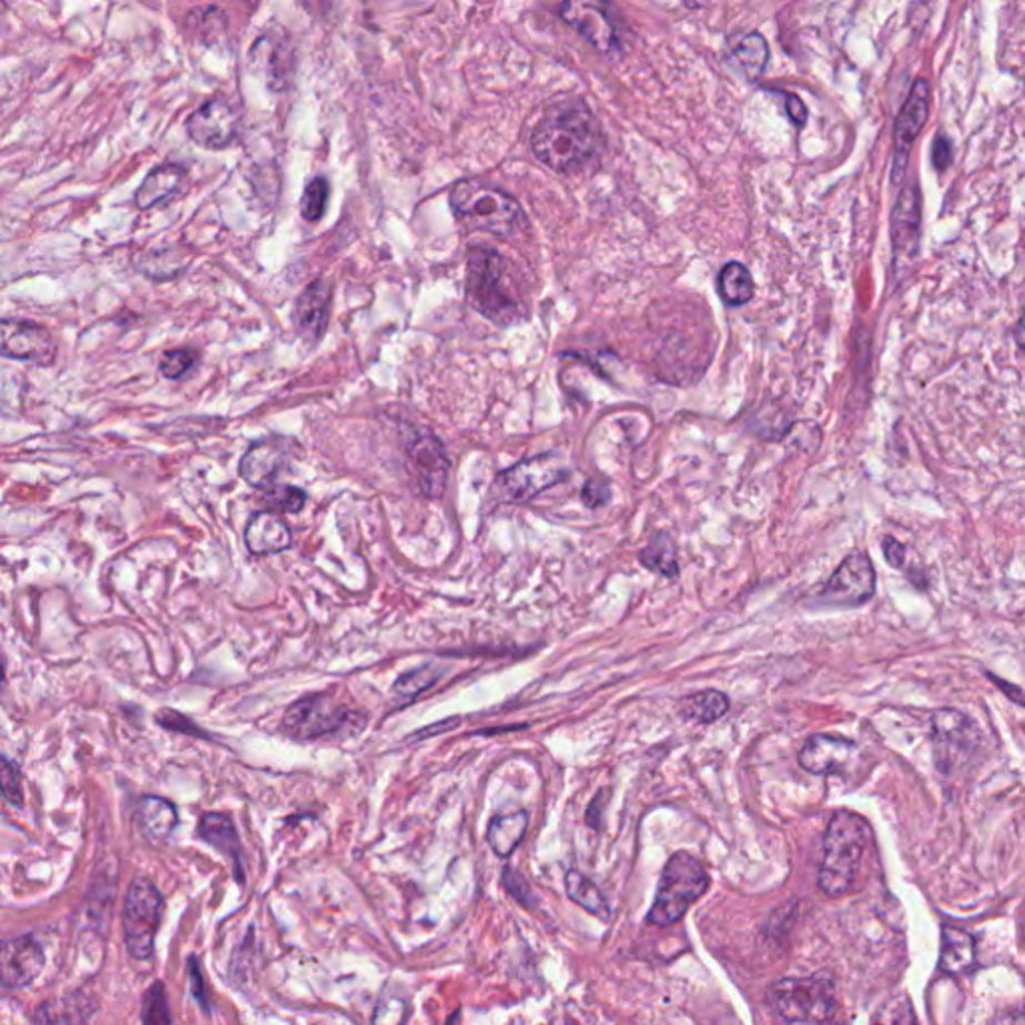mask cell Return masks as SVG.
Masks as SVG:
<instances>
[{"mask_svg":"<svg viewBox=\"0 0 1025 1025\" xmlns=\"http://www.w3.org/2000/svg\"><path fill=\"white\" fill-rule=\"evenodd\" d=\"M531 149L549 169L571 173L599 153L601 129L583 104H561L537 123L531 134Z\"/></svg>","mask_w":1025,"mask_h":1025,"instance_id":"cell-1","label":"cell"},{"mask_svg":"<svg viewBox=\"0 0 1025 1025\" xmlns=\"http://www.w3.org/2000/svg\"><path fill=\"white\" fill-rule=\"evenodd\" d=\"M870 835V823L860 813L850 810L833 813L823 835L820 865V887L823 892L831 897L850 892L860 872Z\"/></svg>","mask_w":1025,"mask_h":1025,"instance_id":"cell-2","label":"cell"},{"mask_svg":"<svg viewBox=\"0 0 1025 1025\" xmlns=\"http://www.w3.org/2000/svg\"><path fill=\"white\" fill-rule=\"evenodd\" d=\"M449 203L459 221L493 235L511 236L525 225L524 206L515 196L473 179L453 186Z\"/></svg>","mask_w":1025,"mask_h":1025,"instance_id":"cell-3","label":"cell"},{"mask_svg":"<svg viewBox=\"0 0 1025 1025\" xmlns=\"http://www.w3.org/2000/svg\"><path fill=\"white\" fill-rule=\"evenodd\" d=\"M467 301L483 317L499 325L519 315V303L507 288L505 261L489 246H473L467 258Z\"/></svg>","mask_w":1025,"mask_h":1025,"instance_id":"cell-4","label":"cell"},{"mask_svg":"<svg viewBox=\"0 0 1025 1025\" xmlns=\"http://www.w3.org/2000/svg\"><path fill=\"white\" fill-rule=\"evenodd\" d=\"M709 875L698 857L688 851H677L659 880L656 902L649 912V923L667 927L679 922L689 907L708 892Z\"/></svg>","mask_w":1025,"mask_h":1025,"instance_id":"cell-5","label":"cell"},{"mask_svg":"<svg viewBox=\"0 0 1025 1025\" xmlns=\"http://www.w3.org/2000/svg\"><path fill=\"white\" fill-rule=\"evenodd\" d=\"M769 1002L778 1014L793 1025L830 1022L835 1009V987L828 977H783L771 985Z\"/></svg>","mask_w":1025,"mask_h":1025,"instance_id":"cell-6","label":"cell"},{"mask_svg":"<svg viewBox=\"0 0 1025 1025\" xmlns=\"http://www.w3.org/2000/svg\"><path fill=\"white\" fill-rule=\"evenodd\" d=\"M933 761L942 775L965 769L982 743L974 719L957 709H937L932 716Z\"/></svg>","mask_w":1025,"mask_h":1025,"instance_id":"cell-7","label":"cell"},{"mask_svg":"<svg viewBox=\"0 0 1025 1025\" xmlns=\"http://www.w3.org/2000/svg\"><path fill=\"white\" fill-rule=\"evenodd\" d=\"M163 917V895L151 880H134L124 897V945L134 960L153 957L154 937Z\"/></svg>","mask_w":1025,"mask_h":1025,"instance_id":"cell-8","label":"cell"},{"mask_svg":"<svg viewBox=\"0 0 1025 1025\" xmlns=\"http://www.w3.org/2000/svg\"><path fill=\"white\" fill-rule=\"evenodd\" d=\"M367 719L357 711L338 706L335 699L325 696H308L298 699L283 716V729L293 739L311 741L327 738L343 729H361Z\"/></svg>","mask_w":1025,"mask_h":1025,"instance_id":"cell-9","label":"cell"},{"mask_svg":"<svg viewBox=\"0 0 1025 1025\" xmlns=\"http://www.w3.org/2000/svg\"><path fill=\"white\" fill-rule=\"evenodd\" d=\"M248 62L271 91H287L297 69L295 44L283 27H268L256 37L248 51Z\"/></svg>","mask_w":1025,"mask_h":1025,"instance_id":"cell-10","label":"cell"},{"mask_svg":"<svg viewBox=\"0 0 1025 1025\" xmlns=\"http://www.w3.org/2000/svg\"><path fill=\"white\" fill-rule=\"evenodd\" d=\"M569 477V469L561 457L554 453L525 459L509 467L499 475L505 499L515 503L531 501L537 495L564 483Z\"/></svg>","mask_w":1025,"mask_h":1025,"instance_id":"cell-11","label":"cell"},{"mask_svg":"<svg viewBox=\"0 0 1025 1025\" xmlns=\"http://www.w3.org/2000/svg\"><path fill=\"white\" fill-rule=\"evenodd\" d=\"M875 595V567L867 554H851L821 589L820 601L830 607H857Z\"/></svg>","mask_w":1025,"mask_h":1025,"instance_id":"cell-12","label":"cell"},{"mask_svg":"<svg viewBox=\"0 0 1025 1025\" xmlns=\"http://www.w3.org/2000/svg\"><path fill=\"white\" fill-rule=\"evenodd\" d=\"M186 133L201 149L223 151L239 139L241 113L225 97H213L189 116Z\"/></svg>","mask_w":1025,"mask_h":1025,"instance_id":"cell-13","label":"cell"},{"mask_svg":"<svg viewBox=\"0 0 1025 1025\" xmlns=\"http://www.w3.org/2000/svg\"><path fill=\"white\" fill-rule=\"evenodd\" d=\"M0 351L9 359L49 367L57 357V341L49 328L27 318H4L0 328Z\"/></svg>","mask_w":1025,"mask_h":1025,"instance_id":"cell-14","label":"cell"},{"mask_svg":"<svg viewBox=\"0 0 1025 1025\" xmlns=\"http://www.w3.org/2000/svg\"><path fill=\"white\" fill-rule=\"evenodd\" d=\"M410 475L425 497H442L449 479V457L443 443L429 432L413 435L407 443Z\"/></svg>","mask_w":1025,"mask_h":1025,"instance_id":"cell-15","label":"cell"},{"mask_svg":"<svg viewBox=\"0 0 1025 1025\" xmlns=\"http://www.w3.org/2000/svg\"><path fill=\"white\" fill-rule=\"evenodd\" d=\"M930 97L932 89L927 81H915L907 101L895 121V141H893V181L900 183L907 171L910 154L915 139L922 134L923 126L930 119Z\"/></svg>","mask_w":1025,"mask_h":1025,"instance_id":"cell-16","label":"cell"},{"mask_svg":"<svg viewBox=\"0 0 1025 1025\" xmlns=\"http://www.w3.org/2000/svg\"><path fill=\"white\" fill-rule=\"evenodd\" d=\"M44 952L32 935H22L4 942L0 952L2 985L7 990L31 985L44 970Z\"/></svg>","mask_w":1025,"mask_h":1025,"instance_id":"cell-17","label":"cell"},{"mask_svg":"<svg viewBox=\"0 0 1025 1025\" xmlns=\"http://www.w3.org/2000/svg\"><path fill=\"white\" fill-rule=\"evenodd\" d=\"M287 443L281 439H265L256 442L246 449L239 463V473L251 487L256 489H273L278 481L281 473L287 469Z\"/></svg>","mask_w":1025,"mask_h":1025,"instance_id":"cell-18","label":"cell"},{"mask_svg":"<svg viewBox=\"0 0 1025 1025\" xmlns=\"http://www.w3.org/2000/svg\"><path fill=\"white\" fill-rule=\"evenodd\" d=\"M857 755L851 739L818 733L811 735L800 751V765L813 775H833L850 768Z\"/></svg>","mask_w":1025,"mask_h":1025,"instance_id":"cell-19","label":"cell"},{"mask_svg":"<svg viewBox=\"0 0 1025 1025\" xmlns=\"http://www.w3.org/2000/svg\"><path fill=\"white\" fill-rule=\"evenodd\" d=\"M559 17L597 51H619L616 24L601 7L589 2H565L559 7Z\"/></svg>","mask_w":1025,"mask_h":1025,"instance_id":"cell-20","label":"cell"},{"mask_svg":"<svg viewBox=\"0 0 1025 1025\" xmlns=\"http://www.w3.org/2000/svg\"><path fill=\"white\" fill-rule=\"evenodd\" d=\"M920 229H922V195L917 185L903 186L893 206L892 241L895 261H905L917 255L920 245Z\"/></svg>","mask_w":1025,"mask_h":1025,"instance_id":"cell-21","label":"cell"},{"mask_svg":"<svg viewBox=\"0 0 1025 1025\" xmlns=\"http://www.w3.org/2000/svg\"><path fill=\"white\" fill-rule=\"evenodd\" d=\"M331 295L333 293H331L327 281L315 278L298 295L297 303H295V311H293L295 328H297L298 337L311 347H315L327 331Z\"/></svg>","mask_w":1025,"mask_h":1025,"instance_id":"cell-22","label":"cell"},{"mask_svg":"<svg viewBox=\"0 0 1025 1025\" xmlns=\"http://www.w3.org/2000/svg\"><path fill=\"white\" fill-rule=\"evenodd\" d=\"M199 835L201 840L213 845L219 853L231 860L235 867L236 882L245 883V863H243V848L235 830V823L225 813H205L199 821Z\"/></svg>","mask_w":1025,"mask_h":1025,"instance_id":"cell-23","label":"cell"},{"mask_svg":"<svg viewBox=\"0 0 1025 1025\" xmlns=\"http://www.w3.org/2000/svg\"><path fill=\"white\" fill-rule=\"evenodd\" d=\"M97 1014V1002L84 992L42 1002L34 1012L37 1025H89Z\"/></svg>","mask_w":1025,"mask_h":1025,"instance_id":"cell-24","label":"cell"},{"mask_svg":"<svg viewBox=\"0 0 1025 1025\" xmlns=\"http://www.w3.org/2000/svg\"><path fill=\"white\" fill-rule=\"evenodd\" d=\"M245 544L253 555H273L288 549L293 539L281 517L275 512L261 511L253 515L246 525Z\"/></svg>","mask_w":1025,"mask_h":1025,"instance_id":"cell-25","label":"cell"},{"mask_svg":"<svg viewBox=\"0 0 1025 1025\" xmlns=\"http://www.w3.org/2000/svg\"><path fill=\"white\" fill-rule=\"evenodd\" d=\"M186 173L179 164H163L156 166L144 176L143 185L139 186L134 195V205L141 211H149L156 205H164L171 201L185 185Z\"/></svg>","mask_w":1025,"mask_h":1025,"instance_id":"cell-26","label":"cell"},{"mask_svg":"<svg viewBox=\"0 0 1025 1025\" xmlns=\"http://www.w3.org/2000/svg\"><path fill=\"white\" fill-rule=\"evenodd\" d=\"M136 823L146 840L163 843L175 830L179 813L171 801L156 798V795H146L136 805Z\"/></svg>","mask_w":1025,"mask_h":1025,"instance_id":"cell-27","label":"cell"},{"mask_svg":"<svg viewBox=\"0 0 1025 1025\" xmlns=\"http://www.w3.org/2000/svg\"><path fill=\"white\" fill-rule=\"evenodd\" d=\"M975 964L974 937L965 930L944 927L942 950H940V970L950 975L970 972Z\"/></svg>","mask_w":1025,"mask_h":1025,"instance_id":"cell-28","label":"cell"},{"mask_svg":"<svg viewBox=\"0 0 1025 1025\" xmlns=\"http://www.w3.org/2000/svg\"><path fill=\"white\" fill-rule=\"evenodd\" d=\"M527 828H529L527 811H515V813H507V815H497V818L489 821L487 843H489V848H491L495 855L507 857L524 841Z\"/></svg>","mask_w":1025,"mask_h":1025,"instance_id":"cell-29","label":"cell"},{"mask_svg":"<svg viewBox=\"0 0 1025 1025\" xmlns=\"http://www.w3.org/2000/svg\"><path fill=\"white\" fill-rule=\"evenodd\" d=\"M729 711V699L723 691H718V689H706V691H698L693 696H688V698L681 699L679 703V713L681 718L689 719V721H698V723H713L718 719L723 718Z\"/></svg>","mask_w":1025,"mask_h":1025,"instance_id":"cell-30","label":"cell"},{"mask_svg":"<svg viewBox=\"0 0 1025 1025\" xmlns=\"http://www.w3.org/2000/svg\"><path fill=\"white\" fill-rule=\"evenodd\" d=\"M718 291L719 297L723 298L725 305L741 307L755 295V283L745 265L731 261L719 273Z\"/></svg>","mask_w":1025,"mask_h":1025,"instance_id":"cell-31","label":"cell"},{"mask_svg":"<svg viewBox=\"0 0 1025 1025\" xmlns=\"http://www.w3.org/2000/svg\"><path fill=\"white\" fill-rule=\"evenodd\" d=\"M639 561L653 574L663 575V577L679 575L676 544L667 534L653 535L651 541L641 549Z\"/></svg>","mask_w":1025,"mask_h":1025,"instance_id":"cell-32","label":"cell"},{"mask_svg":"<svg viewBox=\"0 0 1025 1025\" xmlns=\"http://www.w3.org/2000/svg\"><path fill=\"white\" fill-rule=\"evenodd\" d=\"M565 890H567V895L571 897V902L577 903L579 907L593 913L597 917L609 920L611 910H609L606 895L589 877H585L583 873L575 872V870L567 873L565 875Z\"/></svg>","mask_w":1025,"mask_h":1025,"instance_id":"cell-33","label":"cell"},{"mask_svg":"<svg viewBox=\"0 0 1025 1025\" xmlns=\"http://www.w3.org/2000/svg\"><path fill=\"white\" fill-rule=\"evenodd\" d=\"M733 57L749 79H759L769 61V44L765 37L759 32H749L735 44Z\"/></svg>","mask_w":1025,"mask_h":1025,"instance_id":"cell-34","label":"cell"},{"mask_svg":"<svg viewBox=\"0 0 1025 1025\" xmlns=\"http://www.w3.org/2000/svg\"><path fill=\"white\" fill-rule=\"evenodd\" d=\"M442 677V669L435 666H423L419 669H413L409 673L400 676L393 688V696L399 701H410L417 698L423 691L433 688L437 679Z\"/></svg>","mask_w":1025,"mask_h":1025,"instance_id":"cell-35","label":"cell"},{"mask_svg":"<svg viewBox=\"0 0 1025 1025\" xmlns=\"http://www.w3.org/2000/svg\"><path fill=\"white\" fill-rule=\"evenodd\" d=\"M331 196V185L325 176H315L308 181V185L301 196V215L307 223H317L325 215Z\"/></svg>","mask_w":1025,"mask_h":1025,"instance_id":"cell-36","label":"cell"},{"mask_svg":"<svg viewBox=\"0 0 1025 1025\" xmlns=\"http://www.w3.org/2000/svg\"><path fill=\"white\" fill-rule=\"evenodd\" d=\"M199 365V353L191 347L164 351L159 361V371L164 379L181 380L191 375Z\"/></svg>","mask_w":1025,"mask_h":1025,"instance_id":"cell-37","label":"cell"},{"mask_svg":"<svg viewBox=\"0 0 1025 1025\" xmlns=\"http://www.w3.org/2000/svg\"><path fill=\"white\" fill-rule=\"evenodd\" d=\"M141 1019H143V1025H173L163 982H154L144 992Z\"/></svg>","mask_w":1025,"mask_h":1025,"instance_id":"cell-38","label":"cell"},{"mask_svg":"<svg viewBox=\"0 0 1025 1025\" xmlns=\"http://www.w3.org/2000/svg\"><path fill=\"white\" fill-rule=\"evenodd\" d=\"M409 1005L405 997L390 992H383L373 1014V1025H405Z\"/></svg>","mask_w":1025,"mask_h":1025,"instance_id":"cell-39","label":"cell"},{"mask_svg":"<svg viewBox=\"0 0 1025 1025\" xmlns=\"http://www.w3.org/2000/svg\"><path fill=\"white\" fill-rule=\"evenodd\" d=\"M0 781H2V795H4V800L9 801L12 808H22V805H24V798H22L21 771H19V768H17L9 758H2Z\"/></svg>","mask_w":1025,"mask_h":1025,"instance_id":"cell-40","label":"cell"},{"mask_svg":"<svg viewBox=\"0 0 1025 1025\" xmlns=\"http://www.w3.org/2000/svg\"><path fill=\"white\" fill-rule=\"evenodd\" d=\"M267 499L275 509L287 512H298L307 503V493L298 487H273L268 489Z\"/></svg>","mask_w":1025,"mask_h":1025,"instance_id":"cell-41","label":"cell"},{"mask_svg":"<svg viewBox=\"0 0 1025 1025\" xmlns=\"http://www.w3.org/2000/svg\"><path fill=\"white\" fill-rule=\"evenodd\" d=\"M882 1025H917L912 1005L905 995H897L883 1007Z\"/></svg>","mask_w":1025,"mask_h":1025,"instance_id":"cell-42","label":"cell"},{"mask_svg":"<svg viewBox=\"0 0 1025 1025\" xmlns=\"http://www.w3.org/2000/svg\"><path fill=\"white\" fill-rule=\"evenodd\" d=\"M156 723H161L163 728L171 729V731H179V733H185V735H195V738H209L205 731H201V728H196L195 723L191 719L185 718L183 713L179 711H171V709H163L159 711L156 716Z\"/></svg>","mask_w":1025,"mask_h":1025,"instance_id":"cell-43","label":"cell"},{"mask_svg":"<svg viewBox=\"0 0 1025 1025\" xmlns=\"http://www.w3.org/2000/svg\"><path fill=\"white\" fill-rule=\"evenodd\" d=\"M611 499V489H609V483L606 479H599V477H591L589 481L585 483L583 491H581V501L591 507V509H597L601 505H607Z\"/></svg>","mask_w":1025,"mask_h":1025,"instance_id":"cell-44","label":"cell"},{"mask_svg":"<svg viewBox=\"0 0 1025 1025\" xmlns=\"http://www.w3.org/2000/svg\"><path fill=\"white\" fill-rule=\"evenodd\" d=\"M189 982H191V992H193V997L196 1002L201 1004V1007L209 1012V994H206L205 980H203V974H201V965H199V960L196 957H191L189 960Z\"/></svg>","mask_w":1025,"mask_h":1025,"instance_id":"cell-45","label":"cell"},{"mask_svg":"<svg viewBox=\"0 0 1025 1025\" xmlns=\"http://www.w3.org/2000/svg\"><path fill=\"white\" fill-rule=\"evenodd\" d=\"M907 547L900 544L897 539L893 537H885L883 539V557L885 561L893 569H900V571H905V564H907Z\"/></svg>","mask_w":1025,"mask_h":1025,"instance_id":"cell-46","label":"cell"},{"mask_svg":"<svg viewBox=\"0 0 1025 1025\" xmlns=\"http://www.w3.org/2000/svg\"><path fill=\"white\" fill-rule=\"evenodd\" d=\"M503 885H505V887H507V892L511 893V895H515L519 902H524L525 905H529V902H527V897H531V893H529V885H527L524 877H521L519 873L515 872V870H511V867H505V872H503Z\"/></svg>","mask_w":1025,"mask_h":1025,"instance_id":"cell-47","label":"cell"},{"mask_svg":"<svg viewBox=\"0 0 1025 1025\" xmlns=\"http://www.w3.org/2000/svg\"><path fill=\"white\" fill-rule=\"evenodd\" d=\"M952 159H954V146L950 143V139L937 136L935 143H933V164H935V169L944 171L952 163Z\"/></svg>","mask_w":1025,"mask_h":1025,"instance_id":"cell-48","label":"cell"},{"mask_svg":"<svg viewBox=\"0 0 1025 1025\" xmlns=\"http://www.w3.org/2000/svg\"><path fill=\"white\" fill-rule=\"evenodd\" d=\"M785 109H788V114H790L791 121L798 124V126H803V124L808 123V109H805V104H803V101H801L800 97H795V94H788Z\"/></svg>","mask_w":1025,"mask_h":1025,"instance_id":"cell-49","label":"cell"},{"mask_svg":"<svg viewBox=\"0 0 1025 1025\" xmlns=\"http://www.w3.org/2000/svg\"><path fill=\"white\" fill-rule=\"evenodd\" d=\"M1015 338H1017V345L1025 353V311L1022 318H1019V323H1017V327H1015Z\"/></svg>","mask_w":1025,"mask_h":1025,"instance_id":"cell-50","label":"cell"}]
</instances>
